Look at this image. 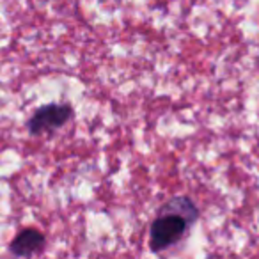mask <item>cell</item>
I'll return each instance as SVG.
<instances>
[{
    "label": "cell",
    "instance_id": "obj_3",
    "mask_svg": "<svg viewBox=\"0 0 259 259\" xmlns=\"http://www.w3.org/2000/svg\"><path fill=\"white\" fill-rule=\"evenodd\" d=\"M45 243H47V238L41 231L34 229V227H27L16 234L15 240L9 245V250L18 257H30V255L43 250Z\"/></svg>",
    "mask_w": 259,
    "mask_h": 259
},
{
    "label": "cell",
    "instance_id": "obj_2",
    "mask_svg": "<svg viewBox=\"0 0 259 259\" xmlns=\"http://www.w3.org/2000/svg\"><path fill=\"white\" fill-rule=\"evenodd\" d=\"M73 117V108L66 103H52L37 108L27 122V128L32 135L52 134L64 126Z\"/></svg>",
    "mask_w": 259,
    "mask_h": 259
},
{
    "label": "cell",
    "instance_id": "obj_1",
    "mask_svg": "<svg viewBox=\"0 0 259 259\" xmlns=\"http://www.w3.org/2000/svg\"><path fill=\"white\" fill-rule=\"evenodd\" d=\"M199 219V208L190 197L176 195L158 209L149 227V248L163 252L178 245Z\"/></svg>",
    "mask_w": 259,
    "mask_h": 259
}]
</instances>
